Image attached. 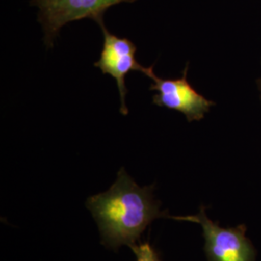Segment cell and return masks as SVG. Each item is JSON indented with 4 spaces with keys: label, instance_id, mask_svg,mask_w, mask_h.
Returning a JSON list of instances; mask_svg holds the SVG:
<instances>
[{
    "label": "cell",
    "instance_id": "cell-1",
    "mask_svg": "<svg viewBox=\"0 0 261 261\" xmlns=\"http://www.w3.org/2000/svg\"><path fill=\"white\" fill-rule=\"evenodd\" d=\"M151 187H140L122 168L112 187L90 196L86 205L99 227L105 245H136L147 225L160 216Z\"/></svg>",
    "mask_w": 261,
    "mask_h": 261
},
{
    "label": "cell",
    "instance_id": "cell-2",
    "mask_svg": "<svg viewBox=\"0 0 261 261\" xmlns=\"http://www.w3.org/2000/svg\"><path fill=\"white\" fill-rule=\"evenodd\" d=\"M136 0H31L30 4L39 8L38 20L44 31V43L47 48L66 23L83 19H91L99 25L103 22V14L113 5Z\"/></svg>",
    "mask_w": 261,
    "mask_h": 261
},
{
    "label": "cell",
    "instance_id": "cell-3",
    "mask_svg": "<svg viewBox=\"0 0 261 261\" xmlns=\"http://www.w3.org/2000/svg\"><path fill=\"white\" fill-rule=\"evenodd\" d=\"M173 220L199 224L204 237V250L209 261H255L254 247L246 236V227L224 228L211 221L204 207L195 215L170 217Z\"/></svg>",
    "mask_w": 261,
    "mask_h": 261
},
{
    "label": "cell",
    "instance_id": "cell-4",
    "mask_svg": "<svg viewBox=\"0 0 261 261\" xmlns=\"http://www.w3.org/2000/svg\"><path fill=\"white\" fill-rule=\"evenodd\" d=\"M188 70L189 65L187 64L182 75L173 80H164L157 76L154 73L153 66H142L140 72L153 82L149 89L151 91H157V94L153 95L152 98L154 105L183 113L188 122L200 121L204 118L206 113L210 112L215 103L198 93L188 82Z\"/></svg>",
    "mask_w": 261,
    "mask_h": 261
},
{
    "label": "cell",
    "instance_id": "cell-5",
    "mask_svg": "<svg viewBox=\"0 0 261 261\" xmlns=\"http://www.w3.org/2000/svg\"><path fill=\"white\" fill-rule=\"evenodd\" d=\"M103 34V45L100 59L94 63L103 75H110L115 79L120 95V112L128 115L129 110L126 106L128 89L125 84V77L130 71H141L142 65L137 61L136 45L127 38H119L112 34L103 23L99 25Z\"/></svg>",
    "mask_w": 261,
    "mask_h": 261
},
{
    "label": "cell",
    "instance_id": "cell-6",
    "mask_svg": "<svg viewBox=\"0 0 261 261\" xmlns=\"http://www.w3.org/2000/svg\"><path fill=\"white\" fill-rule=\"evenodd\" d=\"M135 253L137 261H160L156 252L147 243L140 245H133L130 247Z\"/></svg>",
    "mask_w": 261,
    "mask_h": 261
},
{
    "label": "cell",
    "instance_id": "cell-7",
    "mask_svg": "<svg viewBox=\"0 0 261 261\" xmlns=\"http://www.w3.org/2000/svg\"><path fill=\"white\" fill-rule=\"evenodd\" d=\"M257 86H258V90H259V93H260V100H261V77L257 81Z\"/></svg>",
    "mask_w": 261,
    "mask_h": 261
}]
</instances>
